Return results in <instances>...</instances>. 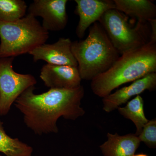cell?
I'll return each mask as SVG.
<instances>
[{
  "instance_id": "obj_17",
  "label": "cell",
  "mask_w": 156,
  "mask_h": 156,
  "mask_svg": "<svg viewBox=\"0 0 156 156\" xmlns=\"http://www.w3.org/2000/svg\"><path fill=\"white\" fill-rule=\"evenodd\" d=\"M140 141L143 142L150 148L156 147V120L149 121L144 126L138 136Z\"/></svg>"
},
{
  "instance_id": "obj_4",
  "label": "cell",
  "mask_w": 156,
  "mask_h": 156,
  "mask_svg": "<svg viewBox=\"0 0 156 156\" xmlns=\"http://www.w3.org/2000/svg\"><path fill=\"white\" fill-rule=\"evenodd\" d=\"M49 37V32L30 14L15 22L0 20V58L29 54Z\"/></svg>"
},
{
  "instance_id": "obj_12",
  "label": "cell",
  "mask_w": 156,
  "mask_h": 156,
  "mask_svg": "<svg viewBox=\"0 0 156 156\" xmlns=\"http://www.w3.org/2000/svg\"><path fill=\"white\" fill-rule=\"evenodd\" d=\"M107 136V140L99 146L104 156H133L140 144L135 134L121 136L117 133H108Z\"/></svg>"
},
{
  "instance_id": "obj_5",
  "label": "cell",
  "mask_w": 156,
  "mask_h": 156,
  "mask_svg": "<svg viewBox=\"0 0 156 156\" xmlns=\"http://www.w3.org/2000/svg\"><path fill=\"white\" fill-rule=\"evenodd\" d=\"M98 22L120 55L138 49L149 41L146 23H137L132 27L128 17L117 9L107 11Z\"/></svg>"
},
{
  "instance_id": "obj_1",
  "label": "cell",
  "mask_w": 156,
  "mask_h": 156,
  "mask_svg": "<svg viewBox=\"0 0 156 156\" xmlns=\"http://www.w3.org/2000/svg\"><path fill=\"white\" fill-rule=\"evenodd\" d=\"M32 87L23 92L14 105L23 115L26 126L37 135L57 133L61 117L75 121L85 114L81 107L85 94L83 86L73 89H50L37 94Z\"/></svg>"
},
{
  "instance_id": "obj_11",
  "label": "cell",
  "mask_w": 156,
  "mask_h": 156,
  "mask_svg": "<svg viewBox=\"0 0 156 156\" xmlns=\"http://www.w3.org/2000/svg\"><path fill=\"white\" fill-rule=\"evenodd\" d=\"M75 13L80 17L76 34L79 38L85 35L87 29L98 22L105 12L115 9L113 1L111 0H75Z\"/></svg>"
},
{
  "instance_id": "obj_15",
  "label": "cell",
  "mask_w": 156,
  "mask_h": 156,
  "mask_svg": "<svg viewBox=\"0 0 156 156\" xmlns=\"http://www.w3.org/2000/svg\"><path fill=\"white\" fill-rule=\"evenodd\" d=\"M0 152L6 156H32L33 148L18 138L9 136L0 120Z\"/></svg>"
},
{
  "instance_id": "obj_8",
  "label": "cell",
  "mask_w": 156,
  "mask_h": 156,
  "mask_svg": "<svg viewBox=\"0 0 156 156\" xmlns=\"http://www.w3.org/2000/svg\"><path fill=\"white\" fill-rule=\"evenodd\" d=\"M72 41L68 38H60L52 44L45 43L29 53L34 62L43 60L47 64L77 67L78 64L71 50Z\"/></svg>"
},
{
  "instance_id": "obj_19",
  "label": "cell",
  "mask_w": 156,
  "mask_h": 156,
  "mask_svg": "<svg viewBox=\"0 0 156 156\" xmlns=\"http://www.w3.org/2000/svg\"><path fill=\"white\" fill-rule=\"evenodd\" d=\"M133 156H148L147 155L145 154H137L134 155Z\"/></svg>"
},
{
  "instance_id": "obj_13",
  "label": "cell",
  "mask_w": 156,
  "mask_h": 156,
  "mask_svg": "<svg viewBox=\"0 0 156 156\" xmlns=\"http://www.w3.org/2000/svg\"><path fill=\"white\" fill-rule=\"evenodd\" d=\"M115 9L125 15L146 23L156 19V6L149 0H113Z\"/></svg>"
},
{
  "instance_id": "obj_10",
  "label": "cell",
  "mask_w": 156,
  "mask_h": 156,
  "mask_svg": "<svg viewBox=\"0 0 156 156\" xmlns=\"http://www.w3.org/2000/svg\"><path fill=\"white\" fill-rule=\"evenodd\" d=\"M156 88V73H152L134 81L127 87L117 90L103 98V109L107 112L115 110L134 96L146 91H153Z\"/></svg>"
},
{
  "instance_id": "obj_3",
  "label": "cell",
  "mask_w": 156,
  "mask_h": 156,
  "mask_svg": "<svg viewBox=\"0 0 156 156\" xmlns=\"http://www.w3.org/2000/svg\"><path fill=\"white\" fill-rule=\"evenodd\" d=\"M71 50L82 80L92 81L105 72L120 57L103 27L96 22L85 40L72 42Z\"/></svg>"
},
{
  "instance_id": "obj_2",
  "label": "cell",
  "mask_w": 156,
  "mask_h": 156,
  "mask_svg": "<svg viewBox=\"0 0 156 156\" xmlns=\"http://www.w3.org/2000/svg\"><path fill=\"white\" fill-rule=\"evenodd\" d=\"M156 72V44L148 42L121 55L109 69L91 81V89L103 98L123 84Z\"/></svg>"
},
{
  "instance_id": "obj_20",
  "label": "cell",
  "mask_w": 156,
  "mask_h": 156,
  "mask_svg": "<svg viewBox=\"0 0 156 156\" xmlns=\"http://www.w3.org/2000/svg\"><path fill=\"white\" fill-rule=\"evenodd\" d=\"M0 156H1V155H0Z\"/></svg>"
},
{
  "instance_id": "obj_9",
  "label": "cell",
  "mask_w": 156,
  "mask_h": 156,
  "mask_svg": "<svg viewBox=\"0 0 156 156\" xmlns=\"http://www.w3.org/2000/svg\"><path fill=\"white\" fill-rule=\"evenodd\" d=\"M40 77L50 89H76L80 87L82 80L78 67L69 66L45 64L41 69Z\"/></svg>"
},
{
  "instance_id": "obj_6",
  "label": "cell",
  "mask_w": 156,
  "mask_h": 156,
  "mask_svg": "<svg viewBox=\"0 0 156 156\" xmlns=\"http://www.w3.org/2000/svg\"><path fill=\"white\" fill-rule=\"evenodd\" d=\"M14 57L0 58V116L9 113L12 105L26 89L34 87L36 78L13 69Z\"/></svg>"
},
{
  "instance_id": "obj_16",
  "label": "cell",
  "mask_w": 156,
  "mask_h": 156,
  "mask_svg": "<svg viewBox=\"0 0 156 156\" xmlns=\"http://www.w3.org/2000/svg\"><path fill=\"white\" fill-rule=\"evenodd\" d=\"M23 0H0V20L13 22L24 17L27 11Z\"/></svg>"
},
{
  "instance_id": "obj_14",
  "label": "cell",
  "mask_w": 156,
  "mask_h": 156,
  "mask_svg": "<svg viewBox=\"0 0 156 156\" xmlns=\"http://www.w3.org/2000/svg\"><path fill=\"white\" fill-rule=\"evenodd\" d=\"M144 105L143 98L138 95L128 101L126 106L118 108L120 114L134 123L136 128L135 134L137 136L140 134L144 126L149 121L144 114Z\"/></svg>"
},
{
  "instance_id": "obj_7",
  "label": "cell",
  "mask_w": 156,
  "mask_h": 156,
  "mask_svg": "<svg viewBox=\"0 0 156 156\" xmlns=\"http://www.w3.org/2000/svg\"><path fill=\"white\" fill-rule=\"evenodd\" d=\"M67 0H34L27 9L29 14L43 19L41 25L49 32L62 30L67 25Z\"/></svg>"
},
{
  "instance_id": "obj_18",
  "label": "cell",
  "mask_w": 156,
  "mask_h": 156,
  "mask_svg": "<svg viewBox=\"0 0 156 156\" xmlns=\"http://www.w3.org/2000/svg\"><path fill=\"white\" fill-rule=\"evenodd\" d=\"M151 26L150 35L148 42L156 44V19L150 20L148 22Z\"/></svg>"
}]
</instances>
